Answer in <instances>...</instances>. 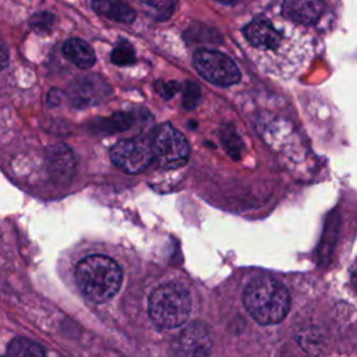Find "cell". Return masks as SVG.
Wrapping results in <instances>:
<instances>
[{
  "label": "cell",
  "mask_w": 357,
  "mask_h": 357,
  "mask_svg": "<svg viewBox=\"0 0 357 357\" xmlns=\"http://www.w3.org/2000/svg\"><path fill=\"white\" fill-rule=\"evenodd\" d=\"M75 279L81 293L93 303H106L120 290L123 272L119 264L107 255L92 254L75 266Z\"/></svg>",
  "instance_id": "6da1fadb"
},
{
  "label": "cell",
  "mask_w": 357,
  "mask_h": 357,
  "mask_svg": "<svg viewBox=\"0 0 357 357\" xmlns=\"http://www.w3.org/2000/svg\"><path fill=\"white\" fill-rule=\"evenodd\" d=\"M243 303L248 314L261 325H273L284 319L290 308L287 289L276 279L257 278L244 289Z\"/></svg>",
  "instance_id": "7a4b0ae2"
},
{
  "label": "cell",
  "mask_w": 357,
  "mask_h": 357,
  "mask_svg": "<svg viewBox=\"0 0 357 357\" xmlns=\"http://www.w3.org/2000/svg\"><path fill=\"white\" fill-rule=\"evenodd\" d=\"M191 296L176 282L156 287L149 296L148 312L152 322L162 329L181 326L190 317Z\"/></svg>",
  "instance_id": "3957f363"
},
{
  "label": "cell",
  "mask_w": 357,
  "mask_h": 357,
  "mask_svg": "<svg viewBox=\"0 0 357 357\" xmlns=\"http://www.w3.org/2000/svg\"><path fill=\"white\" fill-rule=\"evenodd\" d=\"M152 148L159 166L163 169L181 167L190 156L187 138L170 124H162L156 128Z\"/></svg>",
  "instance_id": "277c9868"
},
{
  "label": "cell",
  "mask_w": 357,
  "mask_h": 357,
  "mask_svg": "<svg viewBox=\"0 0 357 357\" xmlns=\"http://www.w3.org/2000/svg\"><path fill=\"white\" fill-rule=\"evenodd\" d=\"M192 63L198 74L215 85L230 86L240 79V70L236 63L220 52L199 49L194 53Z\"/></svg>",
  "instance_id": "5b68a950"
},
{
  "label": "cell",
  "mask_w": 357,
  "mask_h": 357,
  "mask_svg": "<svg viewBox=\"0 0 357 357\" xmlns=\"http://www.w3.org/2000/svg\"><path fill=\"white\" fill-rule=\"evenodd\" d=\"M112 162L130 174L144 172L152 163L155 152L152 145L142 138L119 141L110 151Z\"/></svg>",
  "instance_id": "8992f818"
},
{
  "label": "cell",
  "mask_w": 357,
  "mask_h": 357,
  "mask_svg": "<svg viewBox=\"0 0 357 357\" xmlns=\"http://www.w3.org/2000/svg\"><path fill=\"white\" fill-rule=\"evenodd\" d=\"M244 38L248 45L261 54H278L284 49L286 28H279L268 18H255L244 26Z\"/></svg>",
  "instance_id": "52a82bcc"
},
{
  "label": "cell",
  "mask_w": 357,
  "mask_h": 357,
  "mask_svg": "<svg viewBox=\"0 0 357 357\" xmlns=\"http://www.w3.org/2000/svg\"><path fill=\"white\" fill-rule=\"evenodd\" d=\"M326 6V0H280L279 14L296 28H312L324 17Z\"/></svg>",
  "instance_id": "ba28073f"
},
{
  "label": "cell",
  "mask_w": 357,
  "mask_h": 357,
  "mask_svg": "<svg viewBox=\"0 0 357 357\" xmlns=\"http://www.w3.org/2000/svg\"><path fill=\"white\" fill-rule=\"evenodd\" d=\"M174 351L178 354L204 356L211 353V339L206 328L201 322L188 325L173 343Z\"/></svg>",
  "instance_id": "9c48e42d"
},
{
  "label": "cell",
  "mask_w": 357,
  "mask_h": 357,
  "mask_svg": "<svg viewBox=\"0 0 357 357\" xmlns=\"http://www.w3.org/2000/svg\"><path fill=\"white\" fill-rule=\"evenodd\" d=\"M63 54L78 68H89L95 64V53L92 47L82 39L71 38L63 45Z\"/></svg>",
  "instance_id": "30bf717a"
},
{
  "label": "cell",
  "mask_w": 357,
  "mask_h": 357,
  "mask_svg": "<svg viewBox=\"0 0 357 357\" xmlns=\"http://www.w3.org/2000/svg\"><path fill=\"white\" fill-rule=\"evenodd\" d=\"M92 8L107 18L117 22L130 24L135 18L134 10L121 0H92Z\"/></svg>",
  "instance_id": "8fae6325"
},
{
  "label": "cell",
  "mask_w": 357,
  "mask_h": 357,
  "mask_svg": "<svg viewBox=\"0 0 357 357\" xmlns=\"http://www.w3.org/2000/svg\"><path fill=\"white\" fill-rule=\"evenodd\" d=\"M45 354H46V350L40 344H38L29 339H25V337L13 339L7 347V356L36 357V356H45Z\"/></svg>",
  "instance_id": "7c38bea8"
},
{
  "label": "cell",
  "mask_w": 357,
  "mask_h": 357,
  "mask_svg": "<svg viewBox=\"0 0 357 357\" xmlns=\"http://www.w3.org/2000/svg\"><path fill=\"white\" fill-rule=\"evenodd\" d=\"M54 153L50 155V169L56 172V176H66L68 169H73V155L64 146H56Z\"/></svg>",
  "instance_id": "4fadbf2b"
},
{
  "label": "cell",
  "mask_w": 357,
  "mask_h": 357,
  "mask_svg": "<svg viewBox=\"0 0 357 357\" xmlns=\"http://www.w3.org/2000/svg\"><path fill=\"white\" fill-rule=\"evenodd\" d=\"M112 61L117 66H130L135 61V54H134V49L131 47V45L126 40H121L112 52L110 56Z\"/></svg>",
  "instance_id": "5bb4252c"
},
{
  "label": "cell",
  "mask_w": 357,
  "mask_h": 357,
  "mask_svg": "<svg viewBox=\"0 0 357 357\" xmlns=\"http://www.w3.org/2000/svg\"><path fill=\"white\" fill-rule=\"evenodd\" d=\"M148 8L152 10L155 17L167 18L176 6V0H141Z\"/></svg>",
  "instance_id": "9a60e30c"
},
{
  "label": "cell",
  "mask_w": 357,
  "mask_h": 357,
  "mask_svg": "<svg viewBox=\"0 0 357 357\" xmlns=\"http://www.w3.org/2000/svg\"><path fill=\"white\" fill-rule=\"evenodd\" d=\"M197 93H199V91H198V86L195 84H187L185 85V91H184V105H185V107L192 109L198 103L199 96H192V95H197Z\"/></svg>",
  "instance_id": "2e32d148"
},
{
  "label": "cell",
  "mask_w": 357,
  "mask_h": 357,
  "mask_svg": "<svg viewBox=\"0 0 357 357\" xmlns=\"http://www.w3.org/2000/svg\"><path fill=\"white\" fill-rule=\"evenodd\" d=\"M53 15L52 14H47V13H40V14H36L33 18H32V25L39 29V28H50L52 24H53Z\"/></svg>",
  "instance_id": "e0dca14e"
},
{
  "label": "cell",
  "mask_w": 357,
  "mask_h": 357,
  "mask_svg": "<svg viewBox=\"0 0 357 357\" xmlns=\"http://www.w3.org/2000/svg\"><path fill=\"white\" fill-rule=\"evenodd\" d=\"M351 276H353V282H354V284H356V287H357V262H356V265H354V268H353Z\"/></svg>",
  "instance_id": "ac0fdd59"
},
{
  "label": "cell",
  "mask_w": 357,
  "mask_h": 357,
  "mask_svg": "<svg viewBox=\"0 0 357 357\" xmlns=\"http://www.w3.org/2000/svg\"><path fill=\"white\" fill-rule=\"evenodd\" d=\"M222 1H226V3H233V1H236V0H222Z\"/></svg>",
  "instance_id": "d6986e66"
}]
</instances>
